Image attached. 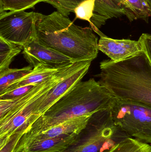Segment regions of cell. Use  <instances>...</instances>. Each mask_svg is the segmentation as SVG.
Wrapping results in <instances>:
<instances>
[{
	"mask_svg": "<svg viewBox=\"0 0 151 152\" xmlns=\"http://www.w3.org/2000/svg\"><path fill=\"white\" fill-rule=\"evenodd\" d=\"M96 0H84L74 10L76 18L88 21L91 23Z\"/></svg>",
	"mask_w": 151,
	"mask_h": 152,
	"instance_id": "obj_21",
	"label": "cell"
},
{
	"mask_svg": "<svg viewBox=\"0 0 151 152\" xmlns=\"http://www.w3.org/2000/svg\"><path fill=\"white\" fill-rule=\"evenodd\" d=\"M98 82L115 98L151 107V64L144 52L118 61L100 64Z\"/></svg>",
	"mask_w": 151,
	"mask_h": 152,
	"instance_id": "obj_2",
	"label": "cell"
},
{
	"mask_svg": "<svg viewBox=\"0 0 151 152\" xmlns=\"http://www.w3.org/2000/svg\"><path fill=\"white\" fill-rule=\"evenodd\" d=\"M31 66L21 69L9 68L0 72V94L9 85L29 74L33 70Z\"/></svg>",
	"mask_w": 151,
	"mask_h": 152,
	"instance_id": "obj_17",
	"label": "cell"
},
{
	"mask_svg": "<svg viewBox=\"0 0 151 152\" xmlns=\"http://www.w3.org/2000/svg\"><path fill=\"white\" fill-rule=\"evenodd\" d=\"M92 61H77L74 69L58 82L42 99L35 109V113L40 118L76 84L81 81L88 71Z\"/></svg>",
	"mask_w": 151,
	"mask_h": 152,
	"instance_id": "obj_8",
	"label": "cell"
},
{
	"mask_svg": "<svg viewBox=\"0 0 151 152\" xmlns=\"http://www.w3.org/2000/svg\"><path fill=\"white\" fill-rule=\"evenodd\" d=\"M84 0H48L47 3L51 4L57 11L65 17L74 12L75 8Z\"/></svg>",
	"mask_w": 151,
	"mask_h": 152,
	"instance_id": "obj_20",
	"label": "cell"
},
{
	"mask_svg": "<svg viewBox=\"0 0 151 152\" xmlns=\"http://www.w3.org/2000/svg\"><path fill=\"white\" fill-rule=\"evenodd\" d=\"M115 97L94 78L80 81L40 117L25 134L111 108Z\"/></svg>",
	"mask_w": 151,
	"mask_h": 152,
	"instance_id": "obj_3",
	"label": "cell"
},
{
	"mask_svg": "<svg viewBox=\"0 0 151 152\" xmlns=\"http://www.w3.org/2000/svg\"><path fill=\"white\" fill-rule=\"evenodd\" d=\"M40 13L25 11L0 13V37L24 46L36 39V23Z\"/></svg>",
	"mask_w": 151,
	"mask_h": 152,
	"instance_id": "obj_7",
	"label": "cell"
},
{
	"mask_svg": "<svg viewBox=\"0 0 151 152\" xmlns=\"http://www.w3.org/2000/svg\"><path fill=\"white\" fill-rule=\"evenodd\" d=\"M111 110L114 123L121 131L129 137L151 144V107L115 98Z\"/></svg>",
	"mask_w": 151,
	"mask_h": 152,
	"instance_id": "obj_6",
	"label": "cell"
},
{
	"mask_svg": "<svg viewBox=\"0 0 151 152\" xmlns=\"http://www.w3.org/2000/svg\"><path fill=\"white\" fill-rule=\"evenodd\" d=\"M98 50L107 55L113 61L126 59L143 51L139 40L114 39L105 35L100 36L98 42Z\"/></svg>",
	"mask_w": 151,
	"mask_h": 152,
	"instance_id": "obj_11",
	"label": "cell"
},
{
	"mask_svg": "<svg viewBox=\"0 0 151 152\" xmlns=\"http://www.w3.org/2000/svg\"><path fill=\"white\" fill-rule=\"evenodd\" d=\"M22 50L23 46L14 44L0 37V72L9 68L14 58Z\"/></svg>",
	"mask_w": 151,
	"mask_h": 152,
	"instance_id": "obj_15",
	"label": "cell"
},
{
	"mask_svg": "<svg viewBox=\"0 0 151 152\" xmlns=\"http://www.w3.org/2000/svg\"><path fill=\"white\" fill-rule=\"evenodd\" d=\"M126 16L130 21L134 18L121 0H96L93 17L90 25L93 31L99 36L103 35L99 28L108 20Z\"/></svg>",
	"mask_w": 151,
	"mask_h": 152,
	"instance_id": "obj_10",
	"label": "cell"
},
{
	"mask_svg": "<svg viewBox=\"0 0 151 152\" xmlns=\"http://www.w3.org/2000/svg\"><path fill=\"white\" fill-rule=\"evenodd\" d=\"M38 84H32L23 86L8 93H4L0 95V100H11L22 96L31 91Z\"/></svg>",
	"mask_w": 151,
	"mask_h": 152,
	"instance_id": "obj_22",
	"label": "cell"
},
{
	"mask_svg": "<svg viewBox=\"0 0 151 152\" xmlns=\"http://www.w3.org/2000/svg\"><path fill=\"white\" fill-rule=\"evenodd\" d=\"M92 115H84L69 120L43 131L30 134H24L17 145L28 141L53 139L60 137L79 134L85 127Z\"/></svg>",
	"mask_w": 151,
	"mask_h": 152,
	"instance_id": "obj_12",
	"label": "cell"
},
{
	"mask_svg": "<svg viewBox=\"0 0 151 152\" xmlns=\"http://www.w3.org/2000/svg\"><path fill=\"white\" fill-rule=\"evenodd\" d=\"M39 43L71 58L74 62L94 60L98 53V37L90 27L75 25L68 17L55 11L40 13L36 23Z\"/></svg>",
	"mask_w": 151,
	"mask_h": 152,
	"instance_id": "obj_1",
	"label": "cell"
},
{
	"mask_svg": "<svg viewBox=\"0 0 151 152\" xmlns=\"http://www.w3.org/2000/svg\"><path fill=\"white\" fill-rule=\"evenodd\" d=\"M126 4L135 20L140 19L148 22L151 16L146 0H126Z\"/></svg>",
	"mask_w": 151,
	"mask_h": 152,
	"instance_id": "obj_19",
	"label": "cell"
},
{
	"mask_svg": "<svg viewBox=\"0 0 151 152\" xmlns=\"http://www.w3.org/2000/svg\"><path fill=\"white\" fill-rule=\"evenodd\" d=\"M149 37H150L151 38V34H149Z\"/></svg>",
	"mask_w": 151,
	"mask_h": 152,
	"instance_id": "obj_26",
	"label": "cell"
},
{
	"mask_svg": "<svg viewBox=\"0 0 151 152\" xmlns=\"http://www.w3.org/2000/svg\"><path fill=\"white\" fill-rule=\"evenodd\" d=\"M22 53L33 68L42 64L51 68L63 69L74 63L70 58L41 44L36 40L23 46Z\"/></svg>",
	"mask_w": 151,
	"mask_h": 152,
	"instance_id": "obj_9",
	"label": "cell"
},
{
	"mask_svg": "<svg viewBox=\"0 0 151 152\" xmlns=\"http://www.w3.org/2000/svg\"><path fill=\"white\" fill-rule=\"evenodd\" d=\"M118 129L111 108L99 111L91 115L73 142L57 152H102L105 144Z\"/></svg>",
	"mask_w": 151,
	"mask_h": 152,
	"instance_id": "obj_5",
	"label": "cell"
},
{
	"mask_svg": "<svg viewBox=\"0 0 151 152\" xmlns=\"http://www.w3.org/2000/svg\"><path fill=\"white\" fill-rule=\"evenodd\" d=\"M24 134L25 133L22 131L12 134L4 145L0 147V152H13L18 143Z\"/></svg>",
	"mask_w": 151,
	"mask_h": 152,
	"instance_id": "obj_23",
	"label": "cell"
},
{
	"mask_svg": "<svg viewBox=\"0 0 151 152\" xmlns=\"http://www.w3.org/2000/svg\"><path fill=\"white\" fill-rule=\"evenodd\" d=\"M76 62L38 84L25 94L11 100H0V147L14 133H26L40 118L35 109L42 99L74 68Z\"/></svg>",
	"mask_w": 151,
	"mask_h": 152,
	"instance_id": "obj_4",
	"label": "cell"
},
{
	"mask_svg": "<svg viewBox=\"0 0 151 152\" xmlns=\"http://www.w3.org/2000/svg\"><path fill=\"white\" fill-rule=\"evenodd\" d=\"M107 152H151V145L127 137Z\"/></svg>",
	"mask_w": 151,
	"mask_h": 152,
	"instance_id": "obj_16",
	"label": "cell"
},
{
	"mask_svg": "<svg viewBox=\"0 0 151 152\" xmlns=\"http://www.w3.org/2000/svg\"><path fill=\"white\" fill-rule=\"evenodd\" d=\"M148 6H149V11L151 16V0H146Z\"/></svg>",
	"mask_w": 151,
	"mask_h": 152,
	"instance_id": "obj_25",
	"label": "cell"
},
{
	"mask_svg": "<svg viewBox=\"0 0 151 152\" xmlns=\"http://www.w3.org/2000/svg\"><path fill=\"white\" fill-rule=\"evenodd\" d=\"M48 0H0V13L9 11H25L33 8L41 2L48 3Z\"/></svg>",
	"mask_w": 151,
	"mask_h": 152,
	"instance_id": "obj_18",
	"label": "cell"
},
{
	"mask_svg": "<svg viewBox=\"0 0 151 152\" xmlns=\"http://www.w3.org/2000/svg\"><path fill=\"white\" fill-rule=\"evenodd\" d=\"M63 69L51 68L42 64H39L33 68L29 74L9 85L0 95L20 87L41 83L56 75Z\"/></svg>",
	"mask_w": 151,
	"mask_h": 152,
	"instance_id": "obj_14",
	"label": "cell"
},
{
	"mask_svg": "<svg viewBox=\"0 0 151 152\" xmlns=\"http://www.w3.org/2000/svg\"><path fill=\"white\" fill-rule=\"evenodd\" d=\"M78 134L53 139L28 141L17 145L13 152H57L67 147Z\"/></svg>",
	"mask_w": 151,
	"mask_h": 152,
	"instance_id": "obj_13",
	"label": "cell"
},
{
	"mask_svg": "<svg viewBox=\"0 0 151 152\" xmlns=\"http://www.w3.org/2000/svg\"><path fill=\"white\" fill-rule=\"evenodd\" d=\"M143 51L146 54L151 64V38L148 34H143L139 39Z\"/></svg>",
	"mask_w": 151,
	"mask_h": 152,
	"instance_id": "obj_24",
	"label": "cell"
}]
</instances>
